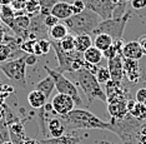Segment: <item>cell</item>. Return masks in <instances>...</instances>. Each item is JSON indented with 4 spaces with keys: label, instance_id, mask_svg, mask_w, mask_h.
I'll return each instance as SVG.
<instances>
[{
    "label": "cell",
    "instance_id": "1",
    "mask_svg": "<svg viewBox=\"0 0 146 144\" xmlns=\"http://www.w3.org/2000/svg\"><path fill=\"white\" fill-rule=\"evenodd\" d=\"M66 129H98V130H110L112 132L111 123H106L99 117L92 114L91 112L85 109H74L66 115L60 117Z\"/></svg>",
    "mask_w": 146,
    "mask_h": 144
},
{
    "label": "cell",
    "instance_id": "2",
    "mask_svg": "<svg viewBox=\"0 0 146 144\" xmlns=\"http://www.w3.org/2000/svg\"><path fill=\"white\" fill-rule=\"evenodd\" d=\"M101 18L98 14L89 9H85L80 14H76L70 16L69 19L64 20V24L66 25L69 33L72 35H82L88 34L92 35L96 26L100 24Z\"/></svg>",
    "mask_w": 146,
    "mask_h": 144
},
{
    "label": "cell",
    "instance_id": "3",
    "mask_svg": "<svg viewBox=\"0 0 146 144\" xmlns=\"http://www.w3.org/2000/svg\"><path fill=\"white\" fill-rule=\"evenodd\" d=\"M74 74L79 86L85 93V96L88 99L89 104H91L94 100H100L102 103H108L106 93L101 88V84L98 82V79L94 74H91L90 72H88L84 68L75 72Z\"/></svg>",
    "mask_w": 146,
    "mask_h": 144
},
{
    "label": "cell",
    "instance_id": "4",
    "mask_svg": "<svg viewBox=\"0 0 146 144\" xmlns=\"http://www.w3.org/2000/svg\"><path fill=\"white\" fill-rule=\"evenodd\" d=\"M51 42V48L55 50V55L58 59V72L64 74V73H75L78 70L84 68V55L81 53L76 52H65L60 46L59 42L50 40Z\"/></svg>",
    "mask_w": 146,
    "mask_h": 144
},
{
    "label": "cell",
    "instance_id": "5",
    "mask_svg": "<svg viewBox=\"0 0 146 144\" xmlns=\"http://www.w3.org/2000/svg\"><path fill=\"white\" fill-rule=\"evenodd\" d=\"M132 16V11H126L120 18H111L108 20H101L100 24L96 26L91 36H95L98 34H106L110 35L112 40H121L124 36L125 28L127 25L129 20Z\"/></svg>",
    "mask_w": 146,
    "mask_h": 144
},
{
    "label": "cell",
    "instance_id": "6",
    "mask_svg": "<svg viewBox=\"0 0 146 144\" xmlns=\"http://www.w3.org/2000/svg\"><path fill=\"white\" fill-rule=\"evenodd\" d=\"M0 72L4 73L9 80L14 82L16 85L26 86V63L25 55L18 59H10L8 62L0 63Z\"/></svg>",
    "mask_w": 146,
    "mask_h": 144
},
{
    "label": "cell",
    "instance_id": "7",
    "mask_svg": "<svg viewBox=\"0 0 146 144\" xmlns=\"http://www.w3.org/2000/svg\"><path fill=\"white\" fill-rule=\"evenodd\" d=\"M44 69L48 73V75H50L52 80H54L55 89L58 90L59 94H66V95L71 96L75 102V105H78V106L82 105V100L80 98V95H79V90L70 79H68L64 74L59 73L56 69H51L48 65H44Z\"/></svg>",
    "mask_w": 146,
    "mask_h": 144
},
{
    "label": "cell",
    "instance_id": "8",
    "mask_svg": "<svg viewBox=\"0 0 146 144\" xmlns=\"http://www.w3.org/2000/svg\"><path fill=\"white\" fill-rule=\"evenodd\" d=\"M85 3L86 9L94 11L101 18V20H108L114 16L116 4L111 0H82Z\"/></svg>",
    "mask_w": 146,
    "mask_h": 144
},
{
    "label": "cell",
    "instance_id": "9",
    "mask_svg": "<svg viewBox=\"0 0 146 144\" xmlns=\"http://www.w3.org/2000/svg\"><path fill=\"white\" fill-rule=\"evenodd\" d=\"M51 106H52V112L54 114L58 115H66L68 113H70L71 110H74L75 108V102L71 96L66 95V94H56L51 100Z\"/></svg>",
    "mask_w": 146,
    "mask_h": 144
},
{
    "label": "cell",
    "instance_id": "10",
    "mask_svg": "<svg viewBox=\"0 0 146 144\" xmlns=\"http://www.w3.org/2000/svg\"><path fill=\"white\" fill-rule=\"evenodd\" d=\"M108 69L110 72L111 80L115 83H121L124 78V56L116 55L108 60Z\"/></svg>",
    "mask_w": 146,
    "mask_h": 144
},
{
    "label": "cell",
    "instance_id": "11",
    "mask_svg": "<svg viewBox=\"0 0 146 144\" xmlns=\"http://www.w3.org/2000/svg\"><path fill=\"white\" fill-rule=\"evenodd\" d=\"M124 76L127 78L130 83H137L141 78V70L139 60H132L124 58Z\"/></svg>",
    "mask_w": 146,
    "mask_h": 144
},
{
    "label": "cell",
    "instance_id": "12",
    "mask_svg": "<svg viewBox=\"0 0 146 144\" xmlns=\"http://www.w3.org/2000/svg\"><path fill=\"white\" fill-rule=\"evenodd\" d=\"M50 14L54 15L55 18H58L59 20H62V21L66 20V19H69L70 16L74 15L71 3H69V1H58L51 8Z\"/></svg>",
    "mask_w": 146,
    "mask_h": 144
},
{
    "label": "cell",
    "instance_id": "13",
    "mask_svg": "<svg viewBox=\"0 0 146 144\" xmlns=\"http://www.w3.org/2000/svg\"><path fill=\"white\" fill-rule=\"evenodd\" d=\"M122 56L132 60H140L144 56V53L141 50L139 40H132V42L125 43L122 46Z\"/></svg>",
    "mask_w": 146,
    "mask_h": 144
},
{
    "label": "cell",
    "instance_id": "14",
    "mask_svg": "<svg viewBox=\"0 0 146 144\" xmlns=\"http://www.w3.org/2000/svg\"><path fill=\"white\" fill-rule=\"evenodd\" d=\"M9 128V134H10V140L14 144H24L25 139H26V134H25V129L24 125L20 120L14 123L8 124Z\"/></svg>",
    "mask_w": 146,
    "mask_h": 144
},
{
    "label": "cell",
    "instance_id": "15",
    "mask_svg": "<svg viewBox=\"0 0 146 144\" xmlns=\"http://www.w3.org/2000/svg\"><path fill=\"white\" fill-rule=\"evenodd\" d=\"M126 102L127 100L108 103V112L112 119H122L124 117H126V114L129 113L127 108H126Z\"/></svg>",
    "mask_w": 146,
    "mask_h": 144
},
{
    "label": "cell",
    "instance_id": "16",
    "mask_svg": "<svg viewBox=\"0 0 146 144\" xmlns=\"http://www.w3.org/2000/svg\"><path fill=\"white\" fill-rule=\"evenodd\" d=\"M65 124L60 118H50L48 120V134L49 138H59L65 134Z\"/></svg>",
    "mask_w": 146,
    "mask_h": 144
},
{
    "label": "cell",
    "instance_id": "17",
    "mask_svg": "<svg viewBox=\"0 0 146 144\" xmlns=\"http://www.w3.org/2000/svg\"><path fill=\"white\" fill-rule=\"evenodd\" d=\"M44 16L42 14H38L35 16H33V19L30 20V28H29V31L33 33V34L36 35H45L46 34V25L44 23Z\"/></svg>",
    "mask_w": 146,
    "mask_h": 144
},
{
    "label": "cell",
    "instance_id": "18",
    "mask_svg": "<svg viewBox=\"0 0 146 144\" xmlns=\"http://www.w3.org/2000/svg\"><path fill=\"white\" fill-rule=\"evenodd\" d=\"M46 100H48V98L38 89L31 90V92L28 94V103L30 104L31 108H34V109L44 108L45 104H46Z\"/></svg>",
    "mask_w": 146,
    "mask_h": 144
},
{
    "label": "cell",
    "instance_id": "19",
    "mask_svg": "<svg viewBox=\"0 0 146 144\" xmlns=\"http://www.w3.org/2000/svg\"><path fill=\"white\" fill-rule=\"evenodd\" d=\"M81 142L80 137H74V135H61L59 138H48L40 140L41 144H79Z\"/></svg>",
    "mask_w": 146,
    "mask_h": 144
},
{
    "label": "cell",
    "instance_id": "20",
    "mask_svg": "<svg viewBox=\"0 0 146 144\" xmlns=\"http://www.w3.org/2000/svg\"><path fill=\"white\" fill-rule=\"evenodd\" d=\"M92 46V38L91 35L82 34V35H75V50L81 54Z\"/></svg>",
    "mask_w": 146,
    "mask_h": 144
},
{
    "label": "cell",
    "instance_id": "21",
    "mask_svg": "<svg viewBox=\"0 0 146 144\" xmlns=\"http://www.w3.org/2000/svg\"><path fill=\"white\" fill-rule=\"evenodd\" d=\"M112 43H114L112 38L110 35H106V34H98L94 36V40H92V45L102 53L110 48L112 45Z\"/></svg>",
    "mask_w": 146,
    "mask_h": 144
},
{
    "label": "cell",
    "instance_id": "22",
    "mask_svg": "<svg viewBox=\"0 0 146 144\" xmlns=\"http://www.w3.org/2000/svg\"><path fill=\"white\" fill-rule=\"evenodd\" d=\"M15 16V10L10 5L0 6V19H1V23H4L6 26L11 28L13 24H14Z\"/></svg>",
    "mask_w": 146,
    "mask_h": 144
},
{
    "label": "cell",
    "instance_id": "23",
    "mask_svg": "<svg viewBox=\"0 0 146 144\" xmlns=\"http://www.w3.org/2000/svg\"><path fill=\"white\" fill-rule=\"evenodd\" d=\"M49 35H50L51 40H55V42H60L65 38L66 35H69V30L66 28V25L64 23H59L55 26L49 29Z\"/></svg>",
    "mask_w": 146,
    "mask_h": 144
},
{
    "label": "cell",
    "instance_id": "24",
    "mask_svg": "<svg viewBox=\"0 0 146 144\" xmlns=\"http://www.w3.org/2000/svg\"><path fill=\"white\" fill-rule=\"evenodd\" d=\"M35 89L40 90V92L46 96V98H49V96L51 95L52 90L55 89V83H54V80H52L51 76L48 75L46 78L40 80V82L36 84V88Z\"/></svg>",
    "mask_w": 146,
    "mask_h": 144
},
{
    "label": "cell",
    "instance_id": "25",
    "mask_svg": "<svg viewBox=\"0 0 146 144\" xmlns=\"http://www.w3.org/2000/svg\"><path fill=\"white\" fill-rule=\"evenodd\" d=\"M84 59H85V62H88V63H90V64H99V63L101 62V59H102V52H100L99 49H96L94 45L91 46V48H89L86 52L84 53Z\"/></svg>",
    "mask_w": 146,
    "mask_h": 144
},
{
    "label": "cell",
    "instance_id": "26",
    "mask_svg": "<svg viewBox=\"0 0 146 144\" xmlns=\"http://www.w3.org/2000/svg\"><path fill=\"white\" fill-rule=\"evenodd\" d=\"M124 44L125 43L122 42V39L121 40H114L112 45L108 50H105V52L102 53V55L109 60V59L114 58V56H116V55L122 54V46H124Z\"/></svg>",
    "mask_w": 146,
    "mask_h": 144
},
{
    "label": "cell",
    "instance_id": "27",
    "mask_svg": "<svg viewBox=\"0 0 146 144\" xmlns=\"http://www.w3.org/2000/svg\"><path fill=\"white\" fill-rule=\"evenodd\" d=\"M40 1L39 0H28L25 4V14L29 16H35L40 14Z\"/></svg>",
    "mask_w": 146,
    "mask_h": 144
},
{
    "label": "cell",
    "instance_id": "28",
    "mask_svg": "<svg viewBox=\"0 0 146 144\" xmlns=\"http://www.w3.org/2000/svg\"><path fill=\"white\" fill-rule=\"evenodd\" d=\"M129 114L132 115L137 120H146V105L140 104V103L136 102L134 109H132Z\"/></svg>",
    "mask_w": 146,
    "mask_h": 144
},
{
    "label": "cell",
    "instance_id": "29",
    "mask_svg": "<svg viewBox=\"0 0 146 144\" xmlns=\"http://www.w3.org/2000/svg\"><path fill=\"white\" fill-rule=\"evenodd\" d=\"M59 44L65 52H74L75 50V35L69 34L64 39L59 42Z\"/></svg>",
    "mask_w": 146,
    "mask_h": 144
},
{
    "label": "cell",
    "instance_id": "30",
    "mask_svg": "<svg viewBox=\"0 0 146 144\" xmlns=\"http://www.w3.org/2000/svg\"><path fill=\"white\" fill-rule=\"evenodd\" d=\"M95 76L100 84H106L108 82L111 80V75H110V72H109L108 66H100Z\"/></svg>",
    "mask_w": 146,
    "mask_h": 144
},
{
    "label": "cell",
    "instance_id": "31",
    "mask_svg": "<svg viewBox=\"0 0 146 144\" xmlns=\"http://www.w3.org/2000/svg\"><path fill=\"white\" fill-rule=\"evenodd\" d=\"M13 56V52L10 46L5 43H0V63H4L10 60Z\"/></svg>",
    "mask_w": 146,
    "mask_h": 144
},
{
    "label": "cell",
    "instance_id": "32",
    "mask_svg": "<svg viewBox=\"0 0 146 144\" xmlns=\"http://www.w3.org/2000/svg\"><path fill=\"white\" fill-rule=\"evenodd\" d=\"M10 140V134H9V128L6 124L5 119L0 120V144Z\"/></svg>",
    "mask_w": 146,
    "mask_h": 144
},
{
    "label": "cell",
    "instance_id": "33",
    "mask_svg": "<svg viewBox=\"0 0 146 144\" xmlns=\"http://www.w3.org/2000/svg\"><path fill=\"white\" fill-rule=\"evenodd\" d=\"M36 42L38 40H33V39L23 40V43L20 44V49L23 50V53H25V54H34V46Z\"/></svg>",
    "mask_w": 146,
    "mask_h": 144
},
{
    "label": "cell",
    "instance_id": "34",
    "mask_svg": "<svg viewBox=\"0 0 146 144\" xmlns=\"http://www.w3.org/2000/svg\"><path fill=\"white\" fill-rule=\"evenodd\" d=\"M71 6H72V13H74V15L80 14V13H82L86 9L85 3L82 1V0H72Z\"/></svg>",
    "mask_w": 146,
    "mask_h": 144
},
{
    "label": "cell",
    "instance_id": "35",
    "mask_svg": "<svg viewBox=\"0 0 146 144\" xmlns=\"http://www.w3.org/2000/svg\"><path fill=\"white\" fill-rule=\"evenodd\" d=\"M38 44H39V46H40V49H41L42 55H46L49 52H50V49H51V42H50V40H48L46 38L39 39L38 40Z\"/></svg>",
    "mask_w": 146,
    "mask_h": 144
},
{
    "label": "cell",
    "instance_id": "36",
    "mask_svg": "<svg viewBox=\"0 0 146 144\" xmlns=\"http://www.w3.org/2000/svg\"><path fill=\"white\" fill-rule=\"evenodd\" d=\"M44 23H45L46 28L50 29V28H52V26H55L56 24H59V19L55 18V16L51 15V14H48V15L44 16Z\"/></svg>",
    "mask_w": 146,
    "mask_h": 144
},
{
    "label": "cell",
    "instance_id": "37",
    "mask_svg": "<svg viewBox=\"0 0 146 144\" xmlns=\"http://www.w3.org/2000/svg\"><path fill=\"white\" fill-rule=\"evenodd\" d=\"M135 100L140 104L146 105V88H141L136 92L135 94Z\"/></svg>",
    "mask_w": 146,
    "mask_h": 144
},
{
    "label": "cell",
    "instance_id": "38",
    "mask_svg": "<svg viewBox=\"0 0 146 144\" xmlns=\"http://www.w3.org/2000/svg\"><path fill=\"white\" fill-rule=\"evenodd\" d=\"M137 144H146V123L137 133Z\"/></svg>",
    "mask_w": 146,
    "mask_h": 144
},
{
    "label": "cell",
    "instance_id": "39",
    "mask_svg": "<svg viewBox=\"0 0 146 144\" xmlns=\"http://www.w3.org/2000/svg\"><path fill=\"white\" fill-rule=\"evenodd\" d=\"M131 6L132 9L141 10L146 8V0H131Z\"/></svg>",
    "mask_w": 146,
    "mask_h": 144
},
{
    "label": "cell",
    "instance_id": "40",
    "mask_svg": "<svg viewBox=\"0 0 146 144\" xmlns=\"http://www.w3.org/2000/svg\"><path fill=\"white\" fill-rule=\"evenodd\" d=\"M25 63L26 65L29 66H33L38 63V56L35 54H25Z\"/></svg>",
    "mask_w": 146,
    "mask_h": 144
},
{
    "label": "cell",
    "instance_id": "41",
    "mask_svg": "<svg viewBox=\"0 0 146 144\" xmlns=\"http://www.w3.org/2000/svg\"><path fill=\"white\" fill-rule=\"evenodd\" d=\"M84 69H86L88 72H90L91 74H94V75H96V73H98V70H99V68L95 64H90V63H88V62L84 63Z\"/></svg>",
    "mask_w": 146,
    "mask_h": 144
},
{
    "label": "cell",
    "instance_id": "42",
    "mask_svg": "<svg viewBox=\"0 0 146 144\" xmlns=\"http://www.w3.org/2000/svg\"><path fill=\"white\" fill-rule=\"evenodd\" d=\"M139 43H140V46H141V50H142V53H144V55H146V36L142 35L140 40H139Z\"/></svg>",
    "mask_w": 146,
    "mask_h": 144
},
{
    "label": "cell",
    "instance_id": "43",
    "mask_svg": "<svg viewBox=\"0 0 146 144\" xmlns=\"http://www.w3.org/2000/svg\"><path fill=\"white\" fill-rule=\"evenodd\" d=\"M136 104V100L135 99H127V102H126V108H127V112L130 113L132 109H134V106Z\"/></svg>",
    "mask_w": 146,
    "mask_h": 144
},
{
    "label": "cell",
    "instance_id": "44",
    "mask_svg": "<svg viewBox=\"0 0 146 144\" xmlns=\"http://www.w3.org/2000/svg\"><path fill=\"white\" fill-rule=\"evenodd\" d=\"M5 39V28L3 24H0V43H3Z\"/></svg>",
    "mask_w": 146,
    "mask_h": 144
},
{
    "label": "cell",
    "instance_id": "45",
    "mask_svg": "<svg viewBox=\"0 0 146 144\" xmlns=\"http://www.w3.org/2000/svg\"><path fill=\"white\" fill-rule=\"evenodd\" d=\"M24 144H41L40 140H36V139H33V138H26Z\"/></svg>",
    "mask_w": 146,
    "mask_h": 144
},
{
    "label": "cell",
    "instance_id": "46",
    "mask_svg": "<svg viewBox=\"0 0 146 144\" xmlns=\"http://www.w3.org/2000/svg\"><path fill=\"white\" fill-rule=\"evenodd\" d=\"M4 105V104H3ZM0 105V120L5 119V110H4V106Z\"/></svg>",
    "mask_w": 146,
    "mask_h": 144
},
{
    "label": "cell",
    "instance_id": "47",
    "mask_svg": "<svg viewBox=\"0 0 146 144\" xmlns=\"http://www.w3.org/2000/svg\"><path fill=\"white\" fill-rule=\"evenodd\" d=\"M111 1L117 5V4H126L127 1H131V0H111Z\"/></svg>",
    "mask_w": 146,
    "mask_h": 144
},
{
    "label": "cell",
    "instance_id": "48",
    "mask_svg": "<svg viewBox=\"0 0 146 144\" xmlns=\"http://www.w3.org/2000/svg\"><path fill=\"white\" fill-rule=\"evenodd\" d=\"M13 0H0V6L3 5H10Z\"/></svg>",
    "mask_w": 146,
    "mask_h": 144
},
{
    "label": "cell",
    "instance_id": "49",
    "mask_svg": "<svg viewBox=\"0 0 146 144\" xmlns=\"http://www.w3.org/2000/svg\"><path fill=\"white\" fill-rule=\"evenodd\" d=\"M14 1H16V3H21V4H26V1H28V0H14Z\"/></svg>",
    "mask_w": 146,
    "mask_h": 144
},
{
    "label": "cell",
    "instance_id": "50",
    "mask_svg": "<svg viewBox=\"0 0 146 144\" xmlns=\"http://www.w3.org/2000/svg\"><path fill=\"white\" fill-rule=\"evenodd\" d=\"M3 144H14L11 142V140H8V142H5V143H3Z\"/></svg>",
    "mask_w": 146,
    "mask_h": 144
},
{
    "label": "cell",
    "instance_id": "51",
    "mask_svg": "<svg viewBox=\"0 0 146 144\" xmlns=\"http://www.w3.org/2000/svg\"><path fill=\"white\" fill-rule=\"evenodd\" d=\"M3 84V82H1V78H0V85H1Z\"/></svg>",
    "mask_w": 146,
    "mask_h": 144
},
{
    "label": "cell",
    "instance_id": "52",
    "mask_svg": "<svg viewBox=\"0 0 146 144\" xmlns=\"http://www.w3.org/2000/svg\"><path fill=\"white\" fill-rule=\"evenodd\" d=\"M0 24H1V19H0Z\"/></svg>",
    "mask_w": 146,
    "mask_h": 144
},
{
    "label": "cell",
    "instance_id": "53",
    "mask_svg": "<svg viewBox=\"0 0 146 144\" xmlns=\"http://www.w3.org/2000/svg\"><path fill=\"white\" fill-rule=\"evenodd\" d=\"M145 88H146V84H145Z\"/></svg>",
    "mask_w": 146,
    "mask_h": 144
},
{
    "label": "cell",
    "instance_id": "54",
    "mask_svg": "<svg viewBox=\"0 0 146 144\" xmlns=\"http://www.w3.org/2000/svg\"><path fill=\"white\" fill-rule=\"evenodd\" d=\"M145 36H146V34H145Z\"/></svg>",
    "mask_w": 146,
    "mask_h": 144
}]
</instances>
